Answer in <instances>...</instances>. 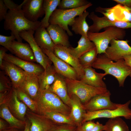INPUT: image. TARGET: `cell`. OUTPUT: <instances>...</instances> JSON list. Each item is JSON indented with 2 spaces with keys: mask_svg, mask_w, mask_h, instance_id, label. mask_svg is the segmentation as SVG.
I'll return each mask as SVG.
<instances>
[{
  "mask_svg": "<svg viewBox=\"0 0 131 131\" xmlns=\"http://www.w3.org/2000/svg\"><path fill=\"white\" fill-rule=\"evenodd\" d=\"M36 102L38 114L42 115L46 112H57L69 115L70 107L52 92L48 91L41 92Z\"/></svg>",
  "mask_w": 131,
  "mask_h": 131,
  "instance_id": "5b68a950",
  "label": "cell"
},
{
  "mask_svg": "<svg viewBox=\"0 0 131 131\" xmlns=\"http://www.w3.org/2000/svg\"><path fill=\"white\" fill-rule=\"evenodd\" d=\"M89 15V12L85 10L81 15L75 17L70 23L69 25L71 27L72 30L75 34L88 37L89 26L86 18Z\"/></svg>",
  "mask_w": 131,
  "mask_h": 131,
  "instance_id": "4316f807",
  "label": "cell"
},
{
  "mask_svg": "<svg viewBox=\"0 0 131 131\" xmlns=\"http://www.w3.org/2000/svg\"><path fill=\"white\" fill-rule=\"evenodd\" d=\"M96 124L91 121L86 122L83 123L80 126L82 131H90L94 127Z\"/></svg>",
  "mask_w": 131,
  "mask_h": 131,
  "instance_id": "60d3db41",
  "label": "cell"
},
{
  "mask_svg": "<svg viewBox=\"0 0 131 131\" xmlns=\"http://www.w3.org/2000/svg\"><path fill=\"white\" fill-rule=\"evenodd\" d=\"M101 32L93 33L88 31L87 37L93 42L96 48L97 54H104L111 41L113 39L122 40L126 35L124 29L115 27H110Z\"/></svg>",
  "mask_w": 131,
  "mask_h": 131,
  "instance_id": "277c9868",
  "label": "cell"
},
{
  "mask_svg": "<svg viewBox=\"0 0 131 131\" xmlns=\"http://www.w3.org/2000/svg\"><path fill=\"white\" fill-rule=\"evenodd\" d=\"M92 67L104 71L107 74L112 75L117 80L120 87H123L125 81L131 72V68L123 59L114 62L104 54H99Z\"/></svg>",
  "mask_w": 131,
  "mask_h": 131,
  "instance_id": "7a4b0ae2",
  "label": "cell"
},
{
  "mask_svg": "<svg viewBox=\"0 0 131 131\" xmlns=\"http://www.w3.org/2000/svg\"><path fill=\"white\" fill-rule=\"evenodd\" d=\"M46 91L55 93L65 104L70 107V99L64 78L57 74L54 82Z\"/></svg>",
  "mask_w": 131,
  "mask_h": 131,
  "instance_id": "603a6c76",
  "label": "cell"
},
{
  "mask_svg": "<svg viewBox=\"0 0 131 131\" xmlns=\"http://www.w3.org/2000/svg\"><path fill=\"white\" fill-rule=\"evenodd\" d=\"M118 4L126 6L131 8V0H113Z\"/></svg>",
  "mask_w": 131,
  "mask_h": 131,
  "instance_id": "f6af8a7d",
  "label": "cell"
},
{
  "mask_svg": "<svg viewBox=\"0 0 131 131\" xmlns=\"http://www.w3.org/2000/svg\"><path fill=\"white\" fill-rule=\"evenodd\" d=\"M46 30L55 45H61L67 47L71 46L68 35L61 27L57 25L50 24Z\"/></svg>",
  "mask_w": 131,
  "mask_h": 131,
  "instance_id": "cb8c5ba5",
  "label": "cell"
},
{
  "mask_svg": "<svg viewBox=\"0 0 131 131\" xmlns=\"http://www.w3.org/2000/svg\"><path fill=\"white\" fill-rule=\"evenodd\" d=\"M131 101L129 100L124 104H119L118 107L114 109H107L89 112L84 114L82 123L94 119L100 118L109 119L123 117L127 119H131V110L129 106Z\"/></svg>",
  "mask_w": 131,
  "mask_h": 131,
  "instance_id": "52a82bcc",
  "label": "cell"
},
{
  "mask_svg": "<svg viewBox=\"0 0 131 131\" xmlns=\"http://www.w3.org/2000/svg\"><path fill=\"white\" fill-rule=\"evenodd\" d=\"M6 126L4 122L2 119L0 120V131H2L6 129Z\"/></svg>",
  "mask_w": 131,
  "mask_h": 131,
  "instance_id": "7dc6e473",
  "label": "cell"
},
{
  "mask_svg": "<svg viewBox=\"0 0 131 131\" xmlns=\"http://www.w3.org/2000/svg\"><path fill=\"white\" fill-rule=\"evenodd\" d=\"M96 47L87 52L79 59V63L83 68L92 67V65L97 57Z\"/></svg>",
  "mask_w": 131,
  "mask_h": 131,
  "instance_id": "836d02e7",
  "label": "cell"
},
{
  "mask_svg": "<svg viewBox=\"0 0 131 131\" xmlns=\"http://www.w3.org/2000/svg\"><path fill=\"white\" fill-rule=\"evenodd\" d=\"M1 131H19L16 128H10L8 129H6Z\"/></svg>",
  "mask_w": 131,
  "mask_h": 131,
  "instance_id": "681fc988",
  "label": "cell"
},
{
  "mask_svg": "<svg viewBox=\"0 0 131 131\" xmlns=\"http://www.w3.org/2000/svg\"><path fill=\"white\" fill-rule=\"evenodd\" d=\"M43 0H25L22 7L24 16L33 22L38 19L45 14L43 7Z\"/></svg>",
  "mask_w": 131,
  "mask_h": 131,
  "instance_id": "5bb4252c",
  "label": "cell"
},
{
  "mask_svg": "<svg viewBox=\"0 0 131 131\" xmlns=\"http://www.w3.org/2000/svg\"><path fill=\"white\" fill-rule=\"evenodd\" d=\"M105 125L97 122L95 125L90 131H105Z\"/></svg>",
  "mask_w": 131,
  "mask_h": 131,
  "instance_id": "ee69618b",
  "label": "cell"
},
{
  "mask_svg": "<svg viewBox=\"0 0 131 131\" xmlns=\"http://www.w3.org/2000/svg\"><path fill=\"white\" fill-rule=\"evenodd\" d=\"M78 45L75 48L71 46L68 47L70 53L79 59L83 55L95 47L94 43L90 40L88 37L81 36L78 42Z\"/></svg>",
  "mask_w": 131,
  "mask_h": 131,
  "instance_id": "83f0119b",
  "label": "cell"
},
{
  "mask_svg": "<svg viewBox=\"0 0 131 131\" xmlns=\"http://www.w3.org/2000/svg\"><path fill=\"white\" fill-rule=\"evenodd\" d=\"M10 99L11 100L9 107L16 116L23 121L27 111V106L19 100L14 88L10 95Z\"/></svg>",
  "mask_w": 131,
  "mask_h": 131,
  "instance_id": "f1b7e54d",
  "label": "cell"
},
{
  "mask_svg": "<svg viewBox=\"0 0 131 131\" xmlns=\"http://www.w3.org/2000/svg\"><path fill=\"white\" fill-rule=\"evenodd\" d=\"M16 39L15 36L11 34L9 36L0 35V45L10 51V48L13 41Z\"/></svg>",
  "mask_w": 131,
  "mask_h": 131,
  "instance_id": "f35d334b",
  "label": "cell"
},
{
  "mask_svg": "<svg viewBox=\"0 0 131 131\" xmlns=\"http://www.w3.org/2000/svg\"><path fill=\"white\" fill-rule=\"evenodd\" d=\"M84 74L79 80L94 87L106 88L103 80L104 77L107 75L106 73H98L92 67L84 68Z\"/></svg>",
  "mask_w": 131,
  "mask_h": 131,
  "instance_id": "7402d4cb",
  "label": "cell"
},
{
  "mask_svg": "<svg viewBox=\"0 0 131 131\" xmlns=\"http://www.w3.org/2000/svg\"><path fill=\"white\" fill-rule=\"evenodd\" d=\"M90 2L86 0H62L58 7L60 9H74L86 5Z\"/></svg>",
  "mask_w": 131,
  "mask_h": 131,
  "instance_id": "e575fe53",
  "label": "cell"
},
{
  "mask_svg": "<svg viewBox=\"0 0 131 131\" xmlns=\"http://www.w3.org/2000/svg\"><path fill=\"white\" fill-rule=\"evenodd\" d=\"M35 31L33 30L24 31L20 32L19 35L22 39L29 44L32 50L36 62L45 69L51 65L52 63L36 42L33 35Z\"/></svg>",
  "mask_w": 131,
  "mask_h": 131,
  "instance_id": "9c48e42d",
  "label": "cell"
},
{
  "mask_svg": "<svg viewBox=\"0 0 131 131\" xmlns=\"http://www.w3.org/2000/svg\"><path fill=\"white\" fill-rule=\"evenodd\" d=\"M10 52L22 59L33 62H36L32 50L29 44L13 41Z\"/></svg>",
  "mask_w": 131,
  "mask_h": 131,
  "instance_id": "ffe728a7",
  "label": "cell"
},
{
  "mask_svg": "<svg viewBox=\"0 0 131 131\" xmlns=\"http://www.w3.org/2000/svg\"><path fill=\"white\" fill-rule=\"evenodd\" d=\"M92 5L90 2L86 5L74 9H56L50 17L49 22L50 24L58 25L66 32L69 36H72L73 34L69 29L68 25L76 17L81 15L86 9Z\"/></svg>",
  "mask_w": 131,
  "mask_h": 131,
  "instance_id": "8992f818",
  "label": "cell"
},
{
  "mask_svg": "<svg viewBox=\"0 0 131 131\" xmlns=\"http://www.w3.org/2000/svg\"><path fill=\"white\" fill-rule=\"evenodd\" d=\"M4 28L6 30L11 31L17 41L22 42V39L19 33L24 31L33 30L35 31L41 26V22L31 21L24 16L22 8L9 10L4 19Z\"/></svg>",
  "mask_w": 131,
  "mask_h": 131,
  "instance_id": "6da1fadb",
  "label": "cell"
},
{
  "mask_svg": "<svg viewBox=\"0 0 131 131\" xmlns=\"http://www.w3.org/2000/svg\"><path fill=\"white\" fill-rule=\"evenodd\" d=\"M42 115L56 124H69L76 125L69 115L60 112H48Z\"/></svg>",
  "mask_w": 131,
  "mask_h": 131,
  "instance_id": "d6a6232c",
  "label": "cell"
},
{
  "mask_svg": "<svg viewBox=\"0 0 131 131\" xmlns=\"http://www.w3.org/2000/svg\"><path fill=\"white\" fill-rule=\"evenodd\" d=\"M60 0H44L43 7L45 12V16L41 20V27L47 28L49 25V20L54 11L58 6Z\"/></svg>",
  "mask_w": 131,
  "mask_h": 131,
  "instance_id": "4dcf8cb0",
  "label": "cell"
},
{
  "mask_svg": "<svg viewBox=\"0 0 131 131\" xmlns=\"http://www.w3.org/2000/svg\"><path fill=\"white\" fill-rule=\"evenodd\" d=\"M88 17L93 22L92 24L89 26V31L90 32H99L102 29L110 27L123 29L131 28V22L112 21L104 16H98L93 11L91 12Z\"/></svg>",
  "mask_w": 131,
  "mask_h": 131,
  "instance_id": "8fae6325",
  "label": "cell"
},
{
  "mask_svg": "<svg viewBox=\"0 0 131 131\" xmlns=\"http://www.w3.org/2000/svg\"><path fill=\"white\" fill-rule=\"evenodd\" d=\"M105 125V131H129L126 123L120 117L109 119Z\"/></svg>",
  "mask_w": 131,
  "mask_h": 131,
  "instance_id": "1f68e13d",
  "label": "cell"
},
{
  "mask_svg": "<svg viewBox=\"0 0 131 131\" xmlns=\"http://www.w3.org/2000/svg\"><path fill=\"white\" fill-rule=\"evenodd\" d=\"M29 121L25 122V125L24 131H31L30 130V123Z\"/></svg>",
  "mask_w": 131,
  "mask_h": 131,
  "instance_id": "c3c4849f",
  "label": "cell"
},
{
  "mask_svg": "<svg viewBox=\"0 0 131 131\" xmlns=\"http://www.w3.org/2000/svg\"><path fill=\"white\" fill-rule=\"evenodd\" d=\"M4 2L9 10L17 9L22 8L24 2H23L20 5L15 3L13 1L10 0H3Z\"/></svg>",
  "mask_w": 131,
  "mask_h": 131,
  "instance_id": "b9f144b4",
  "label": "cell"
},
{
  "mask_svg": "<svg viewBox=\"0 0 131 131\" xmlns=\"http://www.w3.org/2000/svg\"><path fill=\"white\" fill-rule=\"evenodd\" d=\"M26 114L30 122L31 131H49L55 124L42 115L28 111Z\"/></svg>",
  "mask_w": 131,
  "mask_h": 131,
  "instance_id": "e0dca14e",
  "label": "cell"
},
{
  "mask_svg": "<svg viewBox=\"0 0 131 131\" xmlns=\"http://www.w3.org/2000/svg\"><path fill=\"white\" fill-rule=\"evenodd\" d=\"M77 131H82L81 130L80 126L78 127Z\"/></svg>",
  "mask_w": 131,
  "mask_h": 131,
  "instance_id": "f907efd6",
  "label": "cell"
},
{
  "mask_svg": "<svg viewBox=\"0 0 131 131\" xmlns=\"http://www.w3.org/2000/svg\"><path fill=\"white\" fill-rule=\"evenodd\" d=\"M53 64L57 73L65 78L71 80H79L75 69L69 64L57 57L53 52L44 49H41Z\"/></svg>",
  "mask_w": 131,
  "mask_h": 131,
  "instance_id": "30bf717a",
  "label": "cell"
},
{
  "mask_svg": "<svg viewBox=\"0 0 131 131\" xmlns=\"http://www.w3.org/2000/svg\"><path fill=\"white\" fill-rule=\"evenodd\" d=\"M53 53L57 57L75 69L80 80L84 74V68L80 64L78 59L70 53L68 47L61 45H55Z\"/></svg>",
  "mask_w": 131,
  "mask_h": 131,
  "instance_id": "4fadbf2b",
  "label": "cell"
},
{
  "mask_svg": "<svg viewBox=\"0 0 131 131\" xmlns=\"http://www.w3.org/2000/svg\"><path fill=\"white\" fill-rule=\"evenodd\" d=\"M68 92L69 95L77 96L84 105L94 97L98 95L110 96L107 88L97 87L87 84L79 80L65 78Z\"/></svg>",
  "mask_w": 131,
  "mask_h": 131,
  "instance_id": "3957f363",
  "label": "cell"
},
{
  "mask_svg": "<svg viewBox=\"0 0 131 131\" xmlns=\"http://www.w3.org/2000/svg\"><path fill=\"white\" fill-rule=\"evenodd\" d=\"M71 112L69 116L78 127L82 124L84 115L86 112L79 98L74 94L69 96Z\"/></svg>",
  "mask_w": 131,
  "mask_h": 131,
  "instance_id": "44dd1931",
  "label": "cell"
},
{
  "mask_svg": "<svg viewBox=\"0 0 131 131\" xmlns=\"http://www.w3.org/2000/svg\"><path fill=\"white\" fill-rule=\"evenodd\" d=\"M8 9L3 0H0V21L4 20L7 13Z\"/></svg>",
  "mask_w": 131,
  "mask_h": 131,
  "instance_id": "ab89813d",
  "label": "cell"
},
{
  "mask_svg": "<svg viewBox=\"0 0 131 131\" xmlns=\"http://www.w3.org/2000/svg\"><path fill=\"white\" fill-rule=\"evenodd\" d=\"M4 60L15 65L27 73L37 75L41 74L44 70L40 65L22 59L10 54L6 53Z\"/></svg>",
  "mask_w": 131,
  "mask_h": 131,
  "instance_id": "d6986e66",
  "label": "cell"
},
{
  "mask_svg": "<svg viewBox=\"0 0 131 131\" xmlns=\"http://www.w3.org/2000/svg\"><path fill=\"white\" fill-rule=\"evenodd\" d=\"M3 72H0V93H3L10 90L11 82L10 79Z\"/></svg>",
  "mask_w": 131,
  "mask_h": 131,
  "instance_id": "8d00e7d4",
  "label": "cell"
},
{
  "mask_svg": "<svg viewBox=\"0 0 131 131\" xmlns=\"http://www.w3.org/2000/svg\"><path fill=\"white\" fill-rule=\"evenodd\" d=\"M15 90L18 98L22 101L32 111L37 113L36 102L20 89H18Z\"/></svg>",
  "mask_w": 131,
  "mask_h": 131,
  "instance_id": "d590c367",
  "label": "cell"
},
{
  "mask_svg": "<svg viewBox=\"0 0 131 131\" xmlns=\"http://www.w3.org/2000/svg\"><path fill=\"white\" fill-rule=\"evenodd\" d=\"M35 31L34 38L38 45L41 49L53 52L55 45L46 28L41 27Z\"/></svg>",
  "mask_w": 131,
  "mask_h": 131,
  "instance_id": "d4e9b609",
  "label": "cell"
},
{
  "mask_svg": "<svg viewBox=\"0 0 131 131\" xmlns=\"http://www.w3.org/2000/svg\"><path fill=\"white\" fill-rule=\"evenodd\" d=\"M0 115V117L8 123L10 128H20L25 126V122L20 120L14 116L5 104H3L1 107Z\"/></svg>",
  "mask_w": 131,
  "mask_h": 131,
  "instance_id": "f546056e",
  "label": "cell"
},
{
  "mask_svg": "<svg viewBox=\"0 0 131 131\" xmlns=\"http://www.w3.org/2000/svg\"><path fill=\"white\" fill-rule=\"evenodd\" d=\"M129 42L127 40L112 39L104 54L115 61L123 59L124 56L131 54V47L129 44Z\"/></svg>",
  "mask_w": 131,
  "mask_h": 131,
  "instance_id": "7c38bea8",
  "label": "cell"
},
{
  "mask_svg": "<svg viewBox=\"0 0 131 131\" xmlns=\"http://www.w3.org/2000/svg\"><path fill=\"white\" fill-rule=\"evenodd\" d=\"M110 96L99 95L94 97L83 105L85 110L86 112H92L117 108L119 104L112 102Z\"/></svg>",
  "mask_w": 131,
  "mask_h": 131,
  "instance_id": "9a60e30c",
  "label": "cell"
},
{
  "mask_svg": "<svg viewBox=\"0 0 131 131\" xmlns=\"http://www.w3.org/2000/svg\"><path fill=\"white\" fill-rule=\"evenodd\" d=\"M129 76H130L131 77V73H130V75Z\"/></svg>",
  "mask_w": 131,
  "mask_h": 131,
  "instance_id": "816d5d0a",
  "label": "cell"
},
{
  "mask_svg": "<svg viewBox=\"0 0 131 131\" xmlns=\"http://www.w3.org/2000/svg\"><path fill=\"white\" fill-rule=\"evenodd\" d=\"M78 127L69 124H55L49 131H77Z\"/></svg>",
  "mask_w": 131,
  "mask_h": 131,
  "instance_id": "74e56055",
  "label": "cell"
},
{
  "mask_svg": "<svg viewBox=\"0 0 131 131\" xmlns=\"http://www.w3.org/2000/svg\"><path fill=\"white\" fill-rule=\"evenodd\" d=\"M95 11L112 21L131 22V8L120 4L110 8L98 7Z\"/></svg>",
  "mask_w": 131,
  "mask_h": 131,
  "instance_id": "ba28073f",
  "label": "cell"
},
{
  "mask_svg": "<svg viewBox=\"0 0 131 131\" xmlns=\"http://www.w3.org/2000/svg\"><path fill=\"white\" fill-rule=\"evenodd\" d=\"M8 50L4 47H1L0 48V67L3 70V63L4 56L6 53V52Z\"/></svg>",
  "mask_w": 131,
  "mask_h": 131,
  "instance_id": "7bdbcfd3",
  "label": "cell"
},
{
  "mask_svg": "<svg viewBox=\"0 0 131 131\" xmlns=\"http://www.w3.org/2000/svg\"><path fill=\"white\" fill-rule=\"evenodd\" d=\"M57 74L53 66L51 65L37 75L41 92L49 89L56 80Z\"/></svg>",
  "mask_w": 131,
  "mask_h": 131,
  "instance_id": "484cf974",
  "label": "cell"
},
{
  "mask_svg": "<svg viewBox=\"0 0 131 131\" xmlns=\"http://www.w3.org/2000/svg\"><path fill=\"white\" fill-rule=\"evenodd\" d=\"M3 70L8 77L14 88L18 89L24 81L28 73L15 65L4 60Z\"/></svg>",
  "mask_w": 131,
  "mask_h": 131,
  "instance_id": "2e32d148",
  "label": "cell"
},
{
  "mask_svg": "<svg viewBox=\"0 0 131 131\" xmlns=\"http://www.w3.org/2000/svg\"><path fill=\"white\" fill-rule=\"evenodd\" d=\"M123 59L126 64L131 68V54L124 56Z\"/></svg>",
  "mask_w": 131,
  "mask_h": 131,
  "instance_id": "bcb514c9",
  "label": "cell"
},
{
  "mask_svg": "<svg viewBox=\"0 0 131 131\" xmlns=\"http://www.w3.org/2000/svg\"><path fill=\"white\" fill-rule=\"evenodd\" d=\"M18 89L36 102L41 93L37 75L27 73L24 81Z\"/></svg>",
  "mask_w": 131,
  "mask_h": 131,
  "instance_id": "ac0fdd59",
  "label": "cell"
}]
</instances>
